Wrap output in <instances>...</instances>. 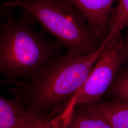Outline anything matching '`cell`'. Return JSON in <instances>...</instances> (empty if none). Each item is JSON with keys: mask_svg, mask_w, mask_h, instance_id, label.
I'll return each mask as SVG.
<instances>
[{"mask_svg": "<svg viewBox=\"0 0 128 128\" xmlns=\"http://www.w3.org/2000/svg\"><path fill=\"white\" fill-rule=\"evenodd\" d=\"M107 46L91 55L68 50L10 89L23 110L50 121L70 104Z\"/></svg>", "mask_w": 128, "mask_h": 128, "instance_id": "obj_1", "label": "cell"}, {"mask_svg": "<svg viewBox=\"0 0 128 128\" xmlns=\"http://www.w3.org/2000/svg\"><path fill=\"white\" fill-rule=\"evenodd\" d=\"M9 8L4 7L2 4H0V20L2 18H4Z\"/></svg>", "mask_w": 128, "mask_h": 128, "instance_id": "obj_13", "label": "cell"}, {"mask_svg": "<svg viewBox=\"0 0 128 128\" xmlns=\"http://www.w3.org/2000/svg\"><path fill=\"white\" fill-rule=\"evenodd\" d=\"M113 128H128V102H102L86 104Z\"/></svg>", "mask_w": 128, "mask_h": 128, "instance_id": "obj_6", "label": "cell"}, {"mask_svg": "<svg viewBox=\"0 0 128 128\" xmlns=\"http://www.w3.org/2000/svg\"><path fill=\"white\" fill-rule=\"evenodd\" d=\"M113 100L128 102V67L119 70L108 91Z\"/></svg>", "mask_w": 128, "mask_h": 128, "instance_id": "obj_10", "label": "cell"}, {"mask_svg": "<svg viewBox=\"0 0 128 128\" xmlns=\"http://www.w3.org/2000/svg\"><path fill=\"white\" fill-rule=\"evenodd\" d=\"M124 48L126 57V63L128 67V30H127L125 37L124 38Z\"/></svg>", "mask_w": 128, "mask_h": 128, "instance_id": "obj_12", "label": "cell"}, {"mask_svg": "<svg viewBox=\"0 0 128 128\" xmlns=\"http://www.w3.org/2000/svg\"><path fill=\"white\" fill-rule=\"evenodd\" d=\"M18 128H60L53 126L50 121L23 110L19 104Z\"/></svg>", "mask_w": 128, "mask_h": 128, "instance_id": "obj_11", "label": "cell"}, {"mask_svg": "<svg viewBox=\"0 0 128 128\" xmlns=\"http://www.w3.org/2000/svg\"><path fill=\"white\" fill-rule=\"evenodd\" d=\"M63 128H113L86 104L74 107Z\"/></svg>", "mask_w": 128, "mask_h": 128, "instance_id": "obj_7", "label": "cell"}, {"mask_svg": "<svg viewBox=\"0 0 128 128\" xmlns=\"http://www.w3.org/2000/svg\"><path fill=\"white\" fill-rule=\"evenodd\" d=\"M104 41L110 31V17L117 0H68Z\"/></svg>", "mask_w": 128, "mask_h": 128, "instance_id": "obj_5", "label": "cell"}, {"mask_svg": "<svg viewBox=\"0 0 128 128\" xmlns=\"http://www.w3.org/2000/svg\"><path fill=\"white\" fill-rule=\"evenodd\" d=\"M19 104L14 98L0 96V128H18Z\"/></svg>", "mask_w": 128, "mask_h": 128, "instance_id": "obj_9", "label": "cell"}, {"mask_svg": "<svg viewBox=\"0 0 128 128\" xmlns=\"http://www.w3.org/2000/svg\"><path fill=\"white\" fill-rule=\"evenodd\" d=\"M125 63L124 38L120 36L107 44V48L92 69L82 87L66 108L56 117V120L60 122H64L76 105L91 104L102 101Z\"/></svg>", "mask_w": 128, "mask_h": 128, "instance_id": "obj_4", "label": "cell"}, {"mask_svg": "<svg viewBox=\"0 0 128 128\" xmlns=\"http://www.w3.org/2000/svg\"><path fill=\"white\" fill-rule=\"evenodd\" d=\"M126 28H128V0H117L110 14L109 33L104 42L108 43L120 36Z\"/></svg>", "mask_w": 128, "mask_h": 128, "instance_id": "obj_8", "label": "cell"}, {"mask_svg": "<svg viewBox=\"0 0 128 128\" xmlns=\"http://www.w3.org/2000/svg\"><path fill=\"white\" fill-rule=\"evenodd\" d=\"M13 9L0 20V76L3 84L15 85L56 59L63 47L34 28L38 22L27 11L16 18Z\"/></svg>", "mask_w": 128, "mask_h": 128, "instance_id": "obj_2", "label": "cell"}, {"mask_svg": "<svg viewBox=\"0 0 128 128\" xmlns=\"http://www.w3.org/2000/svg\"><path fill=\"white\" fill-rule=\"evenodd\" d=\"M2 5L27 11L41 24L42 31L54 37L68 51L91 55L103 43L84 16L68 0H11Z\"/></svg>", "mask_w": 128, "mask_h": 128, "instance_id": "obj_3", "label": "cell"}]
</instances>
